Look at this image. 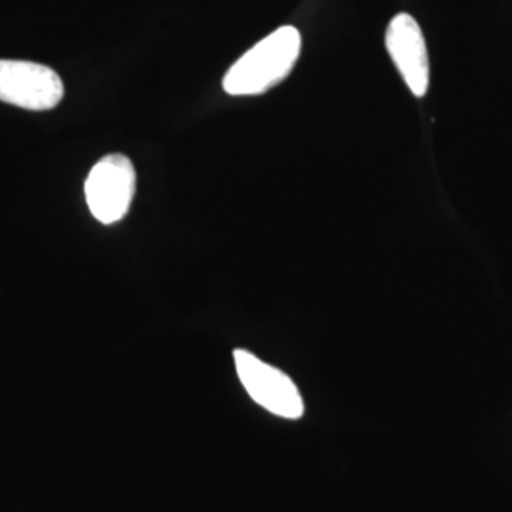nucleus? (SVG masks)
<instances>
[{
  "mask_svg": "<svg viewBox=\"0 0 512 512\" xmlns=\"http://www.w3.org/2000/svg\"><path fill=\"white\" fill-rule=\"evenodd\" d=\"M302 37L293 25H283L262 38L228 69L222 88L228 95H260L293 73L300 57Z\"/></svg>",
  "mask_w": 512,
  "mask_h": 512,
  "instance_id": "nucleus-1",
  "label": "nucleus"
},
{
  "mask_svg": "<svg viewBox=\"0 0 512 512\" xmlns=\"http://www.w3.org/2000/svg\"><path fill=\"white\" fill-rule=\"evenodd\" d=\"M234 363L239 382L258 406L285 420H300L304 416V399L289 374L264 363L247 349L234 351Z\"/></svg>",
  "mask_w": 512,
  "mask_h": 512,
  "instance_id": "nucleus-2",
  "label": "nucleus"
},
{
  "mask_svg": "<svg viewBox=\"0 0 512 512\" xmlns=\"http://www.w3.org/2000/svg\"><path fill=\"white\" fill-rule=\"evenodd\" d=\"M135 167L124 154H109L93 165L86 179V202L93 217L114 224L128 215L135 198Z\"/></svg>",
  "mask_w": 512,
  "mask_h": 512,
  "instance_id": "nucleus-3",
  "label": "nucleus"
},
{
  "mask_svg": "<svg viewBox=\"0 0 512 512\" xmlns=\"http://www.w3.org/2000/svg\"><path fill=\"white\" fill-rule=\"evenodd\" d=\"M65 95L54 69L19 59H0V101L19 109L52 110Z\"/></svg>",
  "mask_w": 512,
  "mask_h": 512,
  "instance_id": "nucleus-4",
  "label": "nucleus"
},
{
  "mask_svg": "<svg viewBox=\"0 0 512 512\" xmlns=\"http://www.w3.org/2000/svg\"><path fill=\"white\" fill-rule=\"evenodd\" d=\"M385 48L408 90L416 97L429 92L431 65L420 23L410 14H397L387 25Z\"/></svg>",
  "mask_w": 512,
  "mask_h": 512,
  "instance_id": "nucleus-5",
  "label": "nucleus"
}]
</instances>
